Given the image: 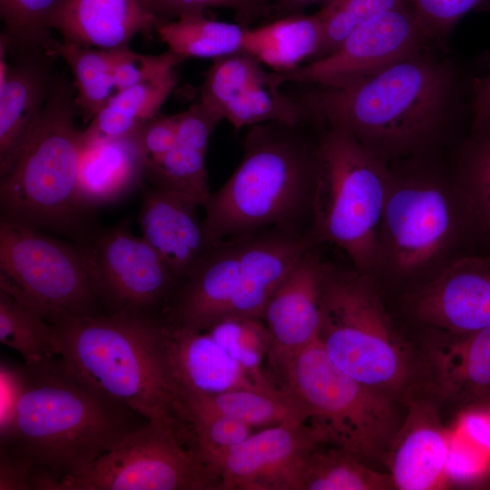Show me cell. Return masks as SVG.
<instances>
[{
	"mask_svg": "<svg viewBox=\"0 0 490 490\" xmlns=\"http://www.w3.org/2000/svg\"><path fill=\"white\" fill-rule=\"evenodd\" d=\"M0 341L17 351L25 365L44 363L58 356L54 333L33 308L0 290Z\"/></svg>",
	"mask_w": 490,
	"mask_h": 490,
	"instance_id": "obj_34",
	"label": "cell"
},
{
	"mask_svg": "<svg viewBox=\"0 0 490 490\" xmlns=\"http://www.w3.org/2000/svg\"><path fill=\"white\" fill-rule=\"evenodd\" d=\"M73 88L54 78L44 108L20 150L0 173L1 218L69 236L77 244L93 230L78 193L83 145Z\"/></svg>",
	"mask_w": 490,
	"mask_h": 490,
	"instance_id": "obj_7",
	"label": "cell"
},
{
	"mask_svg": "<svg viewBox=\"0 0 490 490\" xmlns=\"http://www.w3.org/2000/svg\"><path fill=\"white\" fill-rule=\"evenodd\" d=\"M323 444V433L311 424H280L250 434L212 467L222 490H301L307 463Z\"/></svg>",
	"mask_w": 490,
	"mask_h": 490,
	"instance_id": "obj_15",
	"label": "cell"
},
{
	"mask_svg": "<svg viewBox=\"0 0 490 490\" xmlns=\"http://www.w3.org/2000/svg\"><path fill=\"white\" fill-rule=\"evenodd\" d=\"M315 246L268 300L261 319L270 336L268 358L281 377L291 359L318 338L325 258Z\"/></svg>",
	"mask_w": 490,
	"mask_h": 490,
	"instance_id": "obj_18",
	"label": "cell"
},
{
	"mask_svg": "<svg viewBox=\"0 0 490 490\" xmlns=\"http://www.w3.org/2000/svg\"><path fill=\"white\" fill-rule=\"evenodd\" d=\"M64 0H0L9 50L44 46L51 21Z\"/></svg>",
	"mask_w": 490,
	"mask_h": 490,
	"instance_id": "obj_36",
	"label": "cell"
},
{
	"mask_svg": "<svg viewBox=\"0 0 490 490\" xmlns=\"http://www.w3.org/2000/svg\"><path fill=\"white\" fill-rule=\"evenodd\" d=\"M405 0H332L318 12L323 28L320 48L312 60L334 51L358 26L400 5Z\"/></svg>",
	"mask_w": 490,
	"mask_h": 490,
	"instance_id": "obj_37",
	"label": "cell"
},
{
	"mask_svg": "<svg viewBox=\"0 0 490 490\" xmlns=\"http://www.w3.org/2000/svg\"><path fill=\"white\" fill-rule=\"evenodd\" d=\"M409 315L448 335L490 327V254H463L404 297Z\"/></svg>",
	"mask_w": 490,
	"mask_h": 490,
	"instance_id": "obj_17",
	"label": "cell"
},
{
	"mask_svg": "<svg viewBox=\"0 0 490 490\" xmlns=\"http://www.w3.org/2000/svg\"><path fill=\"white\" fill-rule=\"evenodd\" d=\"M177 114H157L134 133L146 161L161 157L174 146L177 141Z\"/></svg>",
	"mask_w": 490,
	"mask_h": 490,
	"instance_id": "obj_43",
	"label": "cell"
},
{
	"mask_svg": "<svg viewBox=\"0 0 490 490\" xmlns=\"http://www.w3.org/2000/svg\"><path fill=\"white\" fill-rule=\"evenodd\" d=\"M12 51L16 59L0 84V173L10 165L43 113L54 80L52 64L57 58L44 46Z\"/></svg>",
	"mask_w": 490,
	"mask_h": 490,
	"instance_id": "obj_21",
	"label": "cell"
},
{
	"mask_svg": "<svg viewBox=\"0 0 490 490\" xmlns=\"http://www.w3.org/2000/svg\"><path fill=\"white\" fill-rule=\"evenodd\" d=\"M322 37L318 13L290 15L260 26L248 27L242 52L273 72L285 73L311 62L320 48Z\"/></svg>",
	"mask_w": 490,
	"mask_h": 490,
	"instance_id": "obj_28",
	"label": "cell"
},
{
	"mask_svg": "<svg viewBox=\"0 0 490 490\" xmlns=\"http://www.w3.org/2000/svg\"><path fill=\"white\" fill-rule=\"evenodd\" d=\"M162 21L146 0H64L51 21L64 41L96 49L128 46L138 33Z\"/></svg>",
	"mask_w": 490,
	"mask_h": 490,
	"instance_id": "obj_23",
	"label": "cell"
},
{
	"mask_svg": "<svg viewBox=\"0 0 490 490\" xmlns=\"http://www.w3.org/2000/svg\"><path fill=\"white\" fill-rule=\"evenodd\" d=\"M489 416H490V412H489Z\"/></svg>",
	"mask_w": 490,
	"mask_h": 490,
	"instance_id": "obj_48",
	"label": "cell"
},
{
	"mask_svg": "<svg viewBox=\"0 0 490 490\" xmlns=\"http://www.w3.org/2000/svg\"><path fill=\"white\" fill-rule=\"evenodd\" d=\"M152 12L162 20L168 21L182 15L203 13L206 8L222 7L236 12L239 24H249L265 14L256 0H146Z\"/></svg>",
	"mask_w": 490,
	"mask_h": 490,
	"instance_id": "obj_41",
	"label": "cell"
},
{
	"mask_svg": "<svg viewBox=\"0 0 490 490\" xmlns=\"http://www.w3.org/2000/svg\"><path fill=\"white\" fill-rule=\"evenodd\" d=\"M166 325L169 366L182 403L188 397L260 386L209 332Z\"/></svg>",
	"mask_w": 490,
	"mask_h": 490,
	"instance_id": "obj_24",
	"label": "cell"
},
{
	"mask_svg": "<svg viewBox=\"0 0 490 490\" xmlns=\"http://www.w3.org/2000/svg\"><path fill=\"white\" fill-rule=\"evenodd\" d=\"M318 171L309 235L374 278L390 167L350 134L316 124Z\"/></svg>",
	"mask_w": 490,
	"mask_h": 490,
	"instance_id": "obj_9",
	"label": "cell"
},
{
	"mask_svg": "<svg viewBox=\"0 0 490 490\" xmlns=\"http://www.w3.org/2000/svg\"><path fill=\"white\" fill-rule=\"evenodd\" d=\"M0 490H30L32 464L0 446Z\"/></svg>",
	"mask_w": 490,
	"mask_h": 490,
	"instance_id": "obj_44",
	"label": "cell"
},
{
	"mask_svg": "<svg viewBox=\"0 0 490 490\" xmlns=\"http://www.w3.org/2000/svg\"><path fill=\"white\" fill-rule=\"evenodd\" d=\"M138 215L142 237L178 283L210 248L195 201L142 184Z\"/></svg>",
	"mask_w": 490,
	"mask_h": 490,
	"instance_id": "obj_19",
	"label": "cell"
},
{
	"mask_svg": "<svg viewBox=\"0 0 490 490\" xmlns=\"http://www.w3.org/2000/svg\"><path fill=\"white\" fill-rule=\"evenodd\" d=\"M24 365L25 386L0 446L33 466L30 490H60L148 419L87 384L57 356Z\"/></svg>",
	"mask_w": 490,
	"mask_h": 490,
	"instance_id": "obj_2",
	"label": "cell"
},
{
	"mask_svg": "<svg viewBox=\"0 0 490 490\" xmlns=\"http://www.w3.org/2000/svg\"><path fill=\"white\" fill-rule=\"evenodd\" d=\"M436 155L389 163L390 182L382 215L375 279L426 280L475 237L466 202ZM414 286V287H415Z\"/></svg>",
	"mask_w": 490,
	"mask_h": 490,
	"instance_id": "obj_5",
	"label": "cell"
},
{
	"mask_svg": "<svg viewBox=\"0 0 490 490\" xmlns=\"http://www.w3.org/2000/svg\"><path fill=\"white\" fill-rule=\"evenodd\" d=\"M281 378V387L299 399L327 444L369 466L387 461L404 419L398 398L341 371L318 338L291 359Z\"/></svg>",
	"mask_w": 490,
	"mask_h": 490,
	"instance_id": "obj_10",
	"label": "cell"
},
{
	"mask_svg": "<svg viewBox=\"0 0 490 490\" xmlns=\"http://www.w3.org/2000/svg\"><path fill=\"white\" fill-rule=\"evenodd\" d=\"M450 170L475 236L490 242V122L469 127L456 147Z\"/></svg>",
	"mask_w": 490,
	"mask_h": 490,
	"instance_id": "obj_30",
	"label": "cell"
},
{
	"mask_svg": "<svg viewBox=\"0 0 490 490\" xmlns=\"http://www.w3.org/2000/svg\"><path fill=\"white\" fill-rule=\"evenodd\" d=\"M315 246L309 234L282 228L215 242L176 284L162 317L197 331L229 318H261L270 296Z\"/></svg>",
	"mask_w": 490,
	"mask_h": 490,
	"instance_id": "obj_6",
	"label": "cell"
},
{
	"mask_svg": "<svg viewBox=\"0 0 490 490\" xmlns=\"http://www.w3.org/2000/svg\"><path fill=\"white\" fill-rule=\"evenodd\" d=\"M45 49L63 58L70 67L77 107L93 118L118 91L113 83L112 50L96 49L50 38Z\"/></svg>",
	"mask_w": 490,
	"mask_h": 490,
	"instance_id": "obj_32",
	"label": "cell"
},
{
	"mask_svg": "<svg viewBox=\"0 0 490 490\" xmlns=\"http://www.w3.org/2000/svg\"><path fill=\"white\" fill-rule=\"evenodd\" d=\"M186 425L196 415H221L250 427H270L285 423L309 420L306 409L288 389L274 386L237 388L211 396L183 400Z\"/></svg>",
	"mask_w": 490,
	"mask_h": 490,
	"instance_id": "obj_26",
	"label": "cell"
},
{
	"mask_svg": "<svg viewBox=\"0 0 490 490\" xmlns=\"http://www.w3.org/2000/svg\"><path fill=\"white\" fill-rule=\"evenodd\" d=\"M247 26L210 19L203 13L182 15L156 27L168 50L181 57L213 60L242 52Z\"/></svg>",
	"mask_w": 490,
	"mask_h": 490,
	"instance_id": "obj_31",
	"label": "cell"
},
{
	"mask_svg": "<svg viewBox=\"0 0 490 490\" xmlns=\"http://www.w3.org/2000/svg\"><path fill=\"white\" fill-rule=\"evenodd\" d=\"M25 386L24 365L0 364V442L9 436Z\"/></svg>",
	"mask_w": 490,
	"mask_h": 490,
	"instance_id": "obj_42",
	"label": "cell"
},
{
	"mask_svg": "<svg viewBox=\"0 0 490 490\" xmlns=\"http://www.w3.org/2000/svg\"><path fill=\"white\" fill-rule=\"evenodd\" d=\"M394 488L389 473L377 471L349 452L328 444L311 454L301 490H386Z\"/></svg>",
	"mask_w": 490,
	"mask_h": 490,
	"instance_id": "obj_33",
	"label": "cell"
},
{
	"mask_svg": "<svg viewBox=\"0 0 490 490\" xmlns=\"http://www.w3.org/2000/svg\"><path fill=\"white\" fill-rule=\"evenodd\" d=\"M237 361L250 378L260 386H272L261 368L268 356L270 336L259 318H225L205 330Z\"/></svg>",
	"mask_w": 490,
	"mask_h": 490,
	"instance_id": "obj_35",
	"label": "cell"
},
{
	"mask_svg": "<svg viewBox=\"0 0 490 490\" xmlns=\"http://www.w3.org/2000/svg\"><path fill=\"white\" fill-rule=\"evenodd\" d=\"M199 101L237 131L264 122L300 124L309 120L302 103L281 93L270 72L244 52L214 60L206 72Z\"/></svg>",
	"mask_w": 490,
	"mask_h": 490,
	"instance_id": "obj_16",
	"label": "cell"
},
{
	"mask_svg": "<svg viewBox=\"0 0 490 490\" xmlns=\"http://www.w3.org/2000/svg\"><path fill=\"white\" fill-rule=\"evenodd\" d=\"M187 424L193 446L211 467L229 449L252 434L253 429L239 420L211 414L192 416Z\"/></svg>",
	"mask_w": 490,
	"mask_h": 490,
	"instance_id": "obj_38",
	"label": "cell"
},
{
	"mask_svg": "<svg viewBox=\"0 0 490 490\" xmlns=\"http://www.w3.org/2000/svg\"><path fill=\"white\" fill-rule=\"evenodd\" d=\"M0 290L46 320L60 315L104 312L77 245L1 217Z\"/></svg>",
	"mask_w": 490,
	"mask_h": 490,
	"instance_id": "obj_11",
	"label": "cell"
},
{
	"mask_svg": "<svg viewBox=\"0 0 490 490\" xmlns=\"http://www.w3.org/2000/svg\"><path fill=\"white\" fill-rule=\"evenodd\" d=\"M177 82L174 68L152 79L118 91L83 131V142L117 139L133 134L158 114Z\"/></svg>",
	"mask_w": 490,
	"mask_h": 490,
	"instance_id": "obj_29",
	"label": "cell"
},
{
	"mask_svg": "<svg viewBox=\"0 0 490 490\" xmlns=\"http://www.w3.org/2000/svg\"><path fill=\"white\" fill-rule=\"evenodd\" d=\"M407 407L386 463L394 488L432 489L446 480L451 436L433 405L408 397Z\"/></svg>",
	"mask_w": 490,
	"mask_h": 490,
	"instance_id": "obj_20",
	"label": "cell"
},
{
	"mask_svg": "<svg viewBox=\"0 0 490 490\" xmlns=\"http://www.w3.org/2000/svg\"><path fill=\"white\" fill-rule=\"evenodd\" d=\"M177 120L176 143L161 157L145 162L144 180L203 206L211 193L205 167L209 142L222 118L199 101L177 113Z\"/></svg>",
	"mask_w": 490,
	"mask_h": 490,
	"instance_id": "obj_22",
	"label": "cell"
},
{
	"mask_svg": "<svg viewBox=\"0 0 490 490\" xmlns=\"http://www.w3.org/2000/svg\"><path fill=\"white\" fill-rule=\"evenodd\" d=\"M260 6L262 8L264 13H267L270 10L268 0H256Z\"/></svg>",
	"mask_w": 490,
	"mask_h": 490,
	"instance_id": "obj_47",
	"label": "cell"
},
{
	"mask_svg": "<svg viewBox=\"0 0 490 490\" xmlns=\"http://www.w3.org/2000/svg\"><path fill=\"white\" fill-rule=\"evenodd\" d=\"M435 42L416 18L409 0L353 30L330 54L285 73L270 72L279 87L286 83L347 87L378 74Z\"/></svg>",
	"mask_w": 490,
	"mask_h": 490,
	"instance_id": "obj_13",
	"label": "cell"
},
{
	"mask_svg": "<svg viewBox=\"0 0 490 490\" xmlns=\"http://www.w3.org/2000/svg\"><path fill=\"white\" fill-rule=\"evenodd\" d=\"M112 54L113 80L117 91L159 76L183 61L169 50L160 54H142L126 46L113 49Z\"/></svg>",
	"mask_w": 490,
	"mask_h": 490,
	"instance_id": "obj_40",
	"label": "cell"
},
{
	"mask_svg": "<svg viewBox=\"0 0 490 490\" xmlns=\"http://www.w3.org/2000/svg\"><path fill=\"white\" fill-rule=\"evenodd\" d=\"M432 364L441 395L463 400L489 397L490 327L449 335V340L433 352Z\"/></svg>",
	"mask_w": 490,
	"mask_h": 490,
	"instance_id": "obj_27",
	"label": "cell"
},
{
	"mask_svg": "<svg viewBox=\"0 0 490 490\" xmlns=\"http://www.w3.org/2000/svg\"><path fill=\"white\" fill-rule=\"evenodd\" d=\"M318 340L347 375L399 400L407 398L412 354L372 276L325 260Z\"/></svg>",
	"mask_w": 490,
	"mask_h": 490,
	"instance_id": "obj_8",
	"label": "cell"
},
{
	"mask_svg": "<svg viewBox=\"0 0 490 490\" xmlns=\"http://www.w3.org/2000/svg\"><path fill=\"white\" fill-rule=\"evenodd\" d=\"M471 72L447 45L431 43L360 83L307 86L296 98L312 122L343 131L391 163L436 155L471 124Z\"/></svg>",
	"mask_w": 490,
	"mask_h": 490,
	"instance_id": "obj_1",
	"label": "cell"
},
{
	"mask_svg": "<svg viewBox=\"0 0 490 490\" xmlns=\"http://www.w3.org/2000/svg\"><path fill=\"white\" fill-rule=\"evenodd\" d=\"M490 122V73L476 75L472 83L470 127Z\"/></svg>",
	"mask_w": 490,
	"mask_h": 490,
	"instance_id": "obj_45",
	"label": "cell"
},
{
	"mask_svg": "<svg viewBox=\"0 0 490 490\" xmlns=\"http://www.w3.org/2000/svg\"><path fill=\"white\" fill-rule=\"evenodd\" d=\"M76 245L104 312L138 309L162 314L177 282L147 241L132 232L129 220L93 230Z\"/></svg>",
	"mask_w": 490,
	"mask_h": 490,
	"instance_id": "obj_14",
	"label": "cell"
},
{
	"mask_svg": "<svg viewBox=\"0 0 490 490\" xmlns=\"http://www.w3.org/2000/svg\"><path fill=\"white\" fill-rule=\"evenodd\" d=\"M134 133L83 142L78 164V193L87 211L113 202L142 186L146 158Z\"/></svg>",
	"mask_w": 490,
	"mask_h": 490,
	"instance_id": "obj_25",
	"label": "cell"
},
{
	"mask_svg": "<svg viewBox=\"0 0 490 490\" xmlns=\"http://www.w3.org/2000/svg\"><path fill=\"white\" fill-rule=\"evenodd\" d=\"M332 0H268L269 7L273 8L279 17L303 14V11L313 5L321 4L322 7Z\"/></svg>",
	"mask_w": 490,
	"mask_h": 490,
	"instance_id": "obj_46",
	"label": "cell"
},
{
	"mask_svg": "<svg viewBox=\"0 0 490 490\" xmlns=\"http://www.w3.org/2000/svg\"><path fill=\"white\" fill-rule=\"evenodd\" d=\"M308 122L249 128L239 166L202 206L211 245L270 228L309 234L318 160L317 136L303 130Z\"/></svg>",
	"mask_w": 490,
	"mask_h": 490,
	"instance_id": "obj_4",
	"label": "cell"
},
{
	"mask_svg": "<svg viewBox=\"0 0 490 490\" xmlns=\"http://www.w3.org/2000/svg\"><path fill=\"white\" fill-rule=\"evenodd\" d=\"M46 321L58 356L79 377L146 419L183 430L181 396L169 366L162 314L124 309Z\"/></svg>",
	"mask_w": 490,
	"mask_h": 490,
	"instance_id": "obj_3",
	"label": "cell"
},
{
	"mask_svg": "<svg viewBox=\"0 0 490 490\" xmlns=\"http://www.w3.org/2000/svg\"><path fill=\"white\" fill-rule=\"evenodd\" d=\"M60 490H221V483L174 426L152 419L63 479Z\"/></svg>",
	"mask_w": 490,
	"mask_h": 490,
	"instance_id": "obj_12",
	"label": "cell"
},
{
	"mask_svg": "<svg viewBox=\"0 0 490 490\" xmlns=\"http://www.w3.org/2000/svg\"><path fill=\"white\" fill-rule=\"evenodd\" d=\"M427 34L446 44L458 22L471 11L490 10V0H409Z\"/></svg>",
	"mask_w": 490,
	"mask_h": 490,
	"instance_id": "obj_39",
	"label": "cell"
}]
</instances>
